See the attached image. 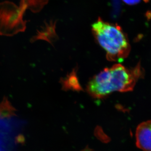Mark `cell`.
Returning <instances> with one entry per match:
<instances>
[{
	"label": "cell",
	"instance_id": "cell-3",
	"mask_svg": "<svg viewBox=\"0 0 151 151\" xmlns=\"http://www.w3.org/2000/svg\"><path fill=\"white\" fill-rule=\"evenodd\" d=\"M136 145L142 151H151V120L142 122L136 132Z\"/></svg>",
	"mask_w": 151,
	"mask_h": 151
},
{
	"label": "cell",
	"instance_id": "cell-1",
	"mask_svg": "<svg viewBox=\"0 0 151 151\" xmlns=\"http://www.w3.org/2000/svg\"><path fill=\"white\" fill-rule=\"evenodd\" d=\"M140 63L129 68L120 64L105 68L91 78L87 91L92 97L101 99L115 92L132 91L138 81L143 77Z\"/></svg>",
	"mask_w": 151,
	"mask_h": 151
},
{
	"label": "cell",
	"instance_id": "cell-4",
	"mask_svg": "<svg viewBox=\"0 0 151 151\" xmlns=\"http://www.w3.org/2000/svg\"><path fill=\"white\" fill-rule=\"evenodd\" d=\"M125 4L129 5H134L139 4L141 0H122Z\"/></svg>",
	"mask_w": 151,
	"mask_h": 151
},
{
	"label": "cell",
	"instance_id": "cell-2",
	"mask_svg": "<svg viewBox=\"0 0 151 151\" xmlns=\"http://www.w3.org/2000/svg\"><path fill=\"white\" fill-rule=\"evenodd\" d=\"M92 30L97 42L106 52L108 60L121 62L129 54L128 38L118 26L98 20L92 25Z\"/></svg>",
	"mask_w": 151,
	"mask_h": 151
}]
</instances>
